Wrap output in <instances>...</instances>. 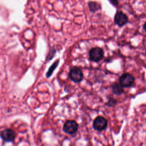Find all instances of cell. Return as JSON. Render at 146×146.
Wrapping results in <instances>:
<instances>
[{"instance_id":"obj_1","label":"cell","mask_w":146,"mask_h":146,"mask_svg":"<svg viewBox=\"0 0 146 146\" xmlns=\"http://www.w3.org/2000/svg\"><path fill=\"white\" fill-rule=\"evenodd\" d=\"M103 56L104 51L100 47H94L89 51V58L91 61L99 62L103 59Z\"/></svg>"},{"instance_id":"obj_2","label":"cell","mask_w":146,"mask_h":146,"mask_svg":"<svg viewBox=\"0 0 146 146\" xmlns=\"http://www.w3.org/2000/svg\"><path fill=\"white\" fill-rule=\"evenodd\" d=\"M78 129V124L75 121L72 120H67L63 125V131L70 135L75 133Z\"/></svg>"},{"instance_id":"obj_3","label":"cell","mask_w":146,"mask_h":146,"mask_svg":"<svg viewBox=\"0 0 146 146\" xmlns=\"http://www.w3.org/2000/svg\"><path fill=\"white\" fill-rule=\"evenodd\" d=\"M133 76L128 73H124L119 78V84L123 87H128L131 86L134 83Z\"/></svg>"},{"instance_id":"obj_4","label":"cell","mask_w":146,"mask_h":146,"mask_svg":"<svg viewBox=\"0 0 146 146\" xmlns=\"http://www.w3.org/2000/svg\"><path fill=\"white\" fill-rule=\"evenodd\" d=\"M69 76L71 79L76 83L81 82L83 78V74L82 70L76 67H74L70 70Z\"/></svg>"},{"instance_id":"obj_5","label":"cell","mask_w":146,"mask_h":146,"mask_svg":"<svg viewBox=\"0 0 146 146\" xmlns=\"http://www.w3.org/2000/svg\"><path fill=\"white\" fill-rule=\"evenodd\" d=\"M107 126V120L103 116H98L93 122V127L95 130L101 131L106 128Z\"/></svg>"},{"instance_id":"obj_6","label":"cell","mask_w":146,"mask_h":146,"mask_svg":"<svg viewBox=\"0 0 146 146\" xmlns=\"http://www.w3.org/2000/svg\"><path fill=\"white\" fill-rule=\"evenodd\" d=\"M128 21V19L127 16L121 11L117 12L114 17L115 23L120 27L125 25Z\"/></svg>"},{"instance_id":"obj_7","label":"cell","mask_w":146,"mask_h":146,"mask_svg":"<svg viewBox=\"0 0 146 146\" xmlns=\"http://www.w3.org/2000/svg\"><path fill=\"white\" fill-rule=\"evenodd\" d=\"M1 137L5 141H13L15 138V133L11 129H5L1 132Z\"/></svg>"},{"instance_id":"obj_8","label":"cell","mask_w":146,"mask_h":146,"mask_svg":"<svg viewBox=\"0 0 146 146\" xmlns=\"http://www.w3.org/2000/svg\"><path fill=\"white\" fill-rule=\"evenodd\" d=\"M88 7L91 11L94 13L100 10L101 9V6L96 2L91 1L88 2Z\"/></svg>"},{"instance_id":"obj_9","label":"cell","mask_w":146,"mask_h":146,"mask_svg":"<svg viewBox=\"0 0 146 146\" xmlns=\"http://www.w3.org/2000/svg\"><path fill=\"white\" fill-rule=\"evenodd\" d=\"M123 87L118 83H115L112 86V90L114 94L116 95H120L121 93L123 92Z\"/></svg>"},{"instance_id":"obj_10","label":"cell","mask_w":146,"mask_h":146,"mask_svg":"<svg viewBox=\"0 0 146 146\" xmlns=\"http://www.w3.org/2000/svg\"><path fill=\"white\" fill-rule=\"evenodd\" d=\"M58 63H59V60H57L55 63H54L51 65V66L50 67V68L48 69V71H47V74H46L47 77H49V76H50L51 75L52 73L53 72V71H54V69H55V68L56 67V66H58Z\"/></svg>"},{"instance_id":"obj_11","label":"cell","mask_w":146,"mask_h":146,"mask_svg":"<svg viewBox=\"0 0 146 146\" xmlns=\"http://www.w3.org/2000/svg\"><path fill=\"white\" fill-rule=\"evenodd\" d=\"M108 103H109L108 106H113V105H114V104H115L116 100H115L113 99H112V101H111V99H110V101Z\"/></svg>"},{"instance_id":"obj_12","label":"cell","mask_w":146,"mask_h":146,"mask_svg":"<svg viewBox=\"0 0 146 146\" xmlns=\"http://www.w3.org/2000/svg\"><path fill=\"white\" fill-rule=\"evenodd\" d=\"M143 28H144V30L146 31V22H145V24L144 25V26H143Z\"/></svg>"},{"instance_id":"obj_13","label":"cell","mask_w":146,"mask_h":146,"mask_svg":"<svg viewBox=\"0 0 146 146\" xmlns=\"http://www.w3.org/2000/svg\"><path fill=\"white\" fill-rule=\"evenodd\" d=\"M145 55H146V50H145Z\"/></svg>"}]
</instances>
